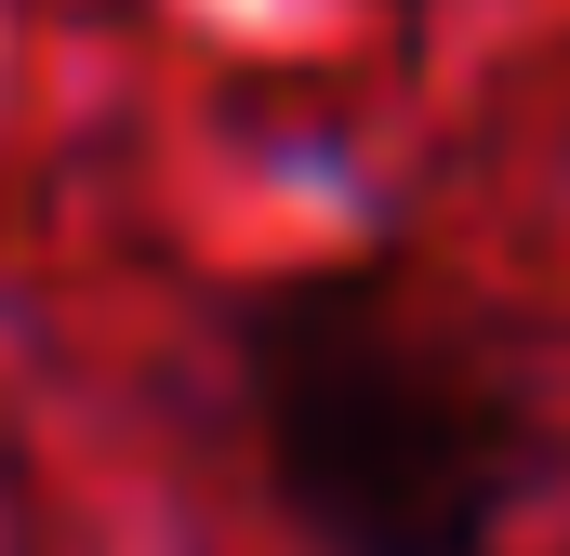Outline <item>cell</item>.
Wrapping results in <instances>:
<instances>
[{
  "label": "cell",
  "instance_id": "obj_1",
  "mask_svg": "<svg viewBox=\"0 0 570 556\" xmlns=\"http://www.w3.org/2000/svg\"><path fill=\"white\" fill-rule=\"evenodd\" d=\"M239 411L318 556H491L544 437L531 398L385 266H305L239 305Z\"/></svg>",
  "mask_w": 570,
  "mask_h": 556
}]
</instances>
